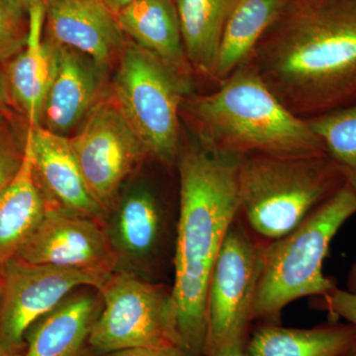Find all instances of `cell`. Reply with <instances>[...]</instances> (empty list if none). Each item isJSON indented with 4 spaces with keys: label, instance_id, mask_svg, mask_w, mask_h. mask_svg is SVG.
I'll list each match as a JSON object with an SVG mask.
<instances>
[{
    "label": "cell",
    "instance_id": "obj_32",
    "mask_svg": "<svg viewBox=\"0 0 356 356\" xmlns=\"http://www.w3.org/2000/svg\"><path fill=\"white\" fill-rule=\"evenodd\" d=\"M11 1L27 13L30 7L34 6L37 2L42 1V0H11Z\"/></svg>",
    "mask_w": 356,
    "mask_h": 356
},
{
    "label": "cell",
    "instance_id": "obj_33",
    "mask_svg": "<svg viewBox=\"0 0 356 356\" xmlns=\"http://www.w3.org/2000/svg\"><path fill=\"white\" fill-rule=\"evenodd\" d=\"M24 351H14L0 346V356H23Z\"/></svg>",
    "mask_w": 356,
    "mask_h": 356
},
{
    "label": "cell",
    "instance_id": "obj_27",
    "mask_svg": "<svg viewBox=\"0 0 356 356\" xmlns=\"http://www.w3.org/2000/svg\"><path fill=\"white\" fill-rule=\"evenodd\" d=\"M81 356H184V353L177 346H163V348H127V350L111 351V353H99V355L83 353Z\"/></svg>",
    "mask_w": 356,
    "mask_h": 356
},
{
    "label": "cell",
    "instance_id": "obj_5",
    "mask_svg": "<svg viewBox=\"0 0 356 356\" xmlns=\"http://www.w3.org/2000/svg\"><path fill=\"white\" fill-rule=\"evenodd\" d=\"M356 214V192L344 185L286 236L266 245L257 286L254 322L281 325V314L304 297H322L337 283L323 273L332 238Z\"/></svg>",
    "mask_w": 356,
    "mask_h": 356
},
{
    "label": "cell",
    "instance_id": "obj_14",
    "mask_svg": "<svg viewBox=\"0 0 356 356\" xmlns=\"http://www.w3.org/2000/svg\"><path fill=\"white\" fill-rule=\"evenodd\" d=\"M33 170L51 209L104 224L107 211L89 191L69 137L42 127L28 126Z\"/></svg>",
    "mask_w": 356,
    "mask_h": 356
},
{
    "label": "cell",
    "instance_id": "obj_31",
    "mask_svg": "<svg viewBox=\"0 0 356 356\" xmlns=\"http://www.w3.org/2000/svg\"><path fill=\"white\" fill-rule=\"evenodd\" d=\"M346 287L348 291L356 292V262L351 266L350 273L348 274V280H346Z\"/></svg>",
    "mask_w": 356,
    "mask_h": 356
},
{
    "label": "cell",
    "instance_id": "obj_15",
    "mask_svg": "<svg viewBox=\"0 0 356 356\" xmlns=\"http://www.w3.org/2000/svg\"><path fill=\"white\" fill-rule=\"evenodd\" d=\"M46 38L114 67L128 40L102 0H44Z\"/></svg>",
    "mask_w": 356,
    "mask_h": 356
},
{
    "label": "cell",
    "instance_id": "obj_35",
    "mask_svg": "<svg viewBox=\"0 0 356 356\" xmlns=\"http://www.w3.org/2000/svg\"><path fill=\"white\" fill-rule=\"evenodd\" d=\"M0 294H1V276H0Z\"/></svg>",
    "mask_w": 356,
    "mask_h": 356
},
{
    "label": "cell",
    "instance_id": "obj_11",
    "mask_svg": "<svg viewBox=\"0 0 356 356\" xmlns=\"http://www.w3.org/2000/svg\"><path fill=\"white\" fill-rule=\"evenodd\" d=\"M110 274L7 261L0 268V346L24 351L26 332L35 322L74 290L99 289Z\"/></svg>",
    "mask_w": 356,
    "mask_h": 356
},
{
    "label": "cell",
    "instance_id": "obj_25",
    "mask_svg": "<svg viewBox=\"0 0 356 356\" xmlns=\"http://www.w3.org/2000/svg\"><path fill=\"white\" fill-rule=\"evenodd\" d=\"M24 154L25 140L21 147L11 129L6 123L0 124V192L19 172Z\"/></svg>",
    "mask_w": 356,
    "mask_h": 356
},
{
    "label": "cell",
    "instance_id": "obj_2",
    "mask_svg": "<svg viewBox=\"0 0 356 356\" xmlns=\"http://www.w3.org/2000/svg\"><path fill=\"white\" fill-rule=\"evenodd\" d=\"M238 158L193 144L180 149L172 310L177 348L204 356L206 297L222 241L238 211Z\"/></svg>",
    "mask_w": 356,
    "mask_h": 356
},
{
    "label": "cell",
    "instance_id": "obj_23",
    "mask_svg": "<svg viewBox=\"0 0 356 356\" xmlns=\"http://www.w3.org/2000/svg\"><path fill=\"white\" fill-rule=\"evenodd\" d=\"M306 121L356 192V105Z\"/></svg>",
    "mask_w": 356,
    "mask_h": 356
},
{
    "label": "cell",
    "instance_id": "obj_4",
    "mask_svg": "<svg viewBox=\"0 0 356 356\" xmlns=\"http://www.w3.org/2000/svg\"><path fill=\"white\" fill-rule=\"evenodd\" d=\"M346 184L343 173L327 154L241 156L236 216L257 238L274 242L296 229Z\"/></svg>",
    "mask_w": 356,
    "mask_h": 356
},
{
    "label": "cell",
    "instance_id": "obj_28",
    "mask_svg": "<svg viewBox=\"0 0 356 356\" xmlns=\"http://www.w3.org/2000/svg\"><path fill=\"white\" fill-rule=\"evenodd\" d=\"M11 106H14L10 90L4 70L0 69V118L10 113Z\"/></svg>",
    "mask_w": 356,
    "mask_h": 356
},
{
    "label": "cell",
    "instance_id": "obj_3",
    "mask_svg": "<svg viewBox=\"0 0 356 356\" xmlns=\"http://www.w3.org/2000/svg\"><path fill=\"white\" fill-rule=\"evenodd\" d=\"M181 117L197 144L222 156L305 158L327 154L308 122L291 113L248 62L212 92L187 95Z\"/></svg>",
    "mask_w": 356,
    "mask_h": 356
},
{
    "label": "cell",
    "instance_id": "obj_10",
    "mask_svg": "<svg viewBox=\"0 0 356 356\" xmlns=\"http://www.w3.org/2000/svg\"><path fill=\"white\" fill-rule=\"evenodd\" d=\"M69 140L89 191L106 211L134 170L149 159L110 89Z\"/></svg>",
    "mask_w": 356,
    "mask_h": 356
},
{
    "label": "cell",
    "instance_id": "obj_1",
    "mask_svg": "<svg viewBox=\"0 0 356 356\" xmlns=\"http://www.w3.org/2000/svg\"><path fill=\"white\" fill-rule=\"evenodd\" d=\"M248 63L303 120L356 105V0H290Z\"/></svg>",
    "mask_w": 356,
    "mask_h": 356
},
{
    "label": "cell",
    "instance_id": "obj_19",
    "mask_svg": "<svg viewBox=\"0 0 356 356\" xmlns=\"http://www.w3.org/2000/svg\"><path fill=\"white\" fill-rule=\"evenodd\" d=\"M356 327L329 320L310 329L257 324L245 350L250 356H351Z\"/></svg>",
    "mask_w": 356,
    "mask_h": 356
},
{
    "label": "cell",
    "instance_id": "obj_30",
    "mask_svg": "<svg viewBox=\"0 0 356 356\" xmlns=\"http://www.w3.org/2000/svg\"><path fill=\"white\" fill-rule=\"evenodd\" d=\"M212 356H250L245 350V346H232L215 353Z\"/></svg>",
    "mask_w": 356,
    "mask_h": 356
},
{
    "label": "cell",
    "instance_id": "obj_12",
    "mask_svg": "<svg viewBox=\"0 0 356 356\" xmlns=\"http://www.w3.org/2000/svg\"><path fill=\"white\" fill-rule=\"evenodd\" d=\"M13 259L104 274L118 268L102 222L51 208Z\"/></svg>",
    "mask_w": 356,
    "mask_h": 356
},
{
    "label": "cell",
    "instance_id": "obj_20",
    "mask_svg": "<svg viewBox=\"0 0 356 356\" xmlns=\"http://www.w3.org/2000/svg\"><path fill=\"white\" fill-rule=\"evenodd\" d=\"M49 208L35 177L31 147L26 137L19 172L0 192V268L15 257Z\"/></svg>",
    "mask_w": 356,
    "mask_h": 356
},
{
    "label": "cell",
    "instance_id": "obj_16",
    "mask_svg": "<svg viewBox=\"0 0 356 356\" xmlns=\"http://www.w3.org/2000/svg\"><path fill=\"white\" fill-rule=\"evenodd\" d=\"M102 304L95 288L74 290L29 327L23 356H81Z\"/></svg>",
    "mask_w": 356,
    "mask_h": 356
},
{
    "label": "cell",
    "instance_id": "obj_29",
    "mask_svg": "<svg viewBox=\"0 0 356 356\" xmlns=\"http://www.w3.org/2000/svg\"><path fill=\"white\" fill-rule=\"evenodd\" d=\"M102 1L104 2L105 6L108 7L115 15H117L122 9L130 6L131 3L137 1V0H102Z\"/></svg>",
    "mask_w": 356,
    "mask_h": 356
},
{
    "label": "cell",
    "instance_id": "obj_34",
    "mask_svg": "<svg viewBox=\"0 0 356 356\" xmlns=\"http://www.w3.org/2000/svg\"><path fill=\"white\" fill-rule=\"evenodd\" d=\"M351 356H356V346H355V350H353V355H351Z\"/></svg>",
    "mask_w": 356,
    "mask_h": 356
},
{
    "label": "cell",
    "instance_id": "obj_6",
    "mask_svg": "<svg viewBox=\"0 0 356 356\" xmlns=\"http://www.w3.org/2000/svg\"><path fill=\"white\" fill-rule=\"evenodd\" d=\"M115 67L110 91L149 159L166 168H177L181 105L193 92L192 83L131 40Z\"/></svg>",
    "mask_w": 356,
    "mask_h": 356
},
{
    "label": "cell",
    "instance_id": "obj_26",
    "mask_svg": "<svg viewBox=\"0 0 356 356\" xmlns=\"http://www.w3.org/2000/svg\"><path fill=\"white\" fill-rule=\"evenodd\" d=\"M316 307L327 312L329 320L343 318L356 327V292L337 287L324 296L318 297Z\"/></svg>",
    "mask_w": 356,
    "mask_h": 356
},
{
    "label": "cell",
    "instance_id": "obj_17",
    "mask_svg": "<svg viewBox=\"0 0 356 356\" xmlns=\"http://www.w3.org/2000/svg\"><path fill=\"white\" fill-rule=\"evenodd\" d=\"M125 36L185 81L194 74L185 55L173 0H137L116 15Z\"/></svg>",
    "mask_w": 356,
    "mask_h": 356
},
{
    "label": "cell",
    "instance_id": "obj_18",
    "mask_svg": "<svg viewBox=\"0 0 356 356\" xmlns=\"http://www.w3.org/2000/svg\"><path fill=\"white\" fill-rule=\"evenodd\" d=\"M28 38L25 48L6 65V76L13 105L24 115L28 126L41 122L42 111L51 76L50 46L43 38L46 22L44 0L28 10Z\"/></svg>",
    "mask_w": 356,
    "mask_h": 356
},
{
    "label": "cell",
    "instance_id": "obj_8",
    "mask_svg": "<svg viewBox=\"0 0 356 356\" xmlns=\"http://www.w3.org/2000/svg\"><path fill=\"white\" fill-rule=\"evenodd\" d=\"M97 291L102 297V310L89 332L83 353L99 355L135 348H177L172 287L116 269Z\"/></svg>",
    "mask_w": 356,
    "mask_h": 356
},
{
    "label": "cell",
    "instance_id": "obj_9",
    "mask_svg": "<svg viewBox=\"0 0 356 356\" xmlns=\"http://www.w3.org/2000/svg\"><path fill=\"white\" fill-rule=\"evenodd\" d=\"M177 224L178 216L149 187L121 191L103 224L117 269L161 282L165 267H173Z\"/></svg>",
    "mask_w": 356,
    "mask_h": 356
},
{
    "label": "cell",
    "instance_id": "obj_21",
    "mask_svg": "<svg viewBox=\"0 0 356 356\" xmlns=\"http://www.w3.org/2000/svg\"><path fill=\"white\" fill-rule=\"evenodd\" d=\"M290 0H233L229 8L212 81L221 83L247 64L268 28Z\"/></svg>",
    "mask_w": 356,
    "mask_h": 356
},
{
    "label": "cell",
    "instance_id": "obj_22",
    "mask_svg": "<svg viewBox=\"0 0 356 356\" xmlns=\"http://www.w3.org/2000/svg\"><path fill=\"white\" fill-rule=\"evenodd\" d=\"M187 60L194 74L212 81L233 0H173Z\"/></svg>",
    "mask_w": 356,
    "mask_h": 356
},
{
    "label": "cell",
    "instance_id": "obj_7",
    "mask_svg": "<svg viewBox=\"0 0 356 356\" xmlns=\"http://www.w3.org/2000/svg\"><path fill=\"white\" fill-rule=\"evenodd\" d=\"M267 243L238 216L232 222L208 283L204 356L247 346Z\"/></svg>",
    "mask_w": 356,
    "mask_h": 356
},
{
    "label": "cell",
    "instance_id": "obj_24",
    "mask_svg": "<svg viewBox=\"0 0 356 356\" xmlns=\"http://www.w3.org/2000/svg\"><path fill=\"white\" fill-rule=\"evenodd\" d=\"M28 14L11 0H0V69L25 48Z\"/></svg>",
    "mask_w": 356,
    "mask_h": 356
},
{
    "label": "cell",
    "instance_id": "obj_13",
    "mask_svg": "<svg viewBox=\"0 0 356 356\" xmlns=\"http://www.w3.org/2000/svg\"><path fill=\"white\" fill-rule=\"evenodd\" d=\"M44 39L50 46L51 76L39 126L69 137L108 92L109 70L81 51Z\"/></svg>",
    "mask_w": 356,
    "mask_h": 356
}]
</instances>
